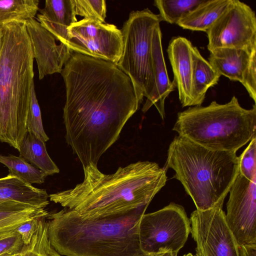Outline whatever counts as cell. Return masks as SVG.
Listing matches in <instances>:
<instances>
[{"instance_id":"cell-1","label":"cell","mask_w":256,"mask_h":256,"mask_svg":"<svg viewBox=\"0 0 256 256\" xmlns=\"http://www.w3.org/2000/svg\"><path fill=\"white\" fill-rule=\"evenodd\" d=\"M60 74L66 142L83 169L98 166L144 96L127 74L104 60L72 52Z\"/></svg>"},{"instance_id":"cell-2","label":"cell","mask_w":256,"mask_h":256,"mask_svg":"<svg viewBox=\"0 0 256 256\" xmlns=\"http://www.w3.org/2000/svg\"><path fill=\"white\" fill-rule=\"evenodd\" d=\"M83 170L82 182L50 194L49 198L85 218L117 215L148 206L167 180L165 168L149 161L120 166L112 174H104L93 166Z\"/></svg>"},{"instance_id":"cell-3","label":"cell","mask_w":256,"mask_h":256,"mask_svg":"<svg viewBox=\"0 0 256 256\" xmlns=\"http://www.w3.org/2000/svg\"><path fill=\"white\" fill-rule=\"evenodd\" d=\"M148 206L96 218L65 208L50 212L49 240L64 256H153L142 250L139 240V223Z\"/></svg>"},{"instance_id":"cell-4","label":"cell","mask_w":256,"mask_h":256,"mask_svg":"<svg viewBox=\"0 0 256 256\" xmlns=\"http://www.w3.org/2000/svg\"><path fill=\"white\" fill-rule=\"evenodd\" d=\"M34 60L25 22L4 24L0 54V142L18 150L26 133L34 84Z\"/></svg>"},{"instance_id":"cell-5","label":"cell","mask_w":256,"mask_h":256,"mask_svg":"<svg viewBox=\"0 0 256 256\" xmlns=\"http://www.w3.org/2000/svg\"><path fill=\"white\" fill-rule=\"evenodd\" d=\"M236 152L208 149L178 135L169 146L165 170L174 171L197 210H206L223 205L239 171Z\"/></svg>"},{"instance_id":"cell-6","label":"cell","mask_w":256,"mask_h":256,"mask_svg":"<svg viewBox=\"0 0 256 256\" xmlns=\"http://www.w3.org/2000/svg\"><path fill=\"white\" fill-rule=\"evenodd\" d=\"M172 130L208 149L236 152L256 137V104L246 109L233 96L224 104L190 106L178 114Z\"/></svg>"},{"instance_id":"cell-7","label":"cell","mask_w":256,"mask_h":256,"mask_svg":"<svg viewBox=\"0 0 256 256\" xmlns=\"http://www.w3.org/2000/svg\"><path fill=\"white\" fill-rule=\"evenodd\" d=\"M161 21L158 14L148 8L132 11L120 30L123 50L116 65L131 78L138 91L146 98L154 86L152 35Z\"/></svg>"},{"instance_id":"cell-8","label":"cell","mask_w":256,"mask_h":256,"mask_svg":"<svg viewBox=\"0 0 256 256\" xmlns=\"http://www.w3.org/2000/svg\"><path fill=\"white\" fill-rule=\"evenodd\" d=\"M190 230L184 208L170 202L160 210L143 214L138 226L140 248L153 256L168 251L178 253L185 244Z\"/></svg>"},{"instance_id":"cell-9","label":"cell","mask_w":256,"mask_h":256,"mask_svg":"<svg viewBox=\"0 0 256 256\" xmlns=\"http://www.w3.org/2000/svg\"><path fill=\"white\" fill-rule=\"evenodd\" d=\"M68 47L73 52L110 62L116 64L122 55L123 39L114 24L92 18H84L70 26Z\"/></svg>"},{"instance_id":"cell-10","label":"cell","mask_w":256,"mask_h":256,"mask_svg":"<svg viewBox=\"0 0 256 256\" xmlns=\"http://www.w3.org/2000/svg\"><path fill=\"white\" fill-rule=\"evenodd\" d=\"M208 49L219 48L251 50L256 46V16L247 4L232 0L223 14L206 32Z\"/></svg>"},{"instance_id":"cell-11","label":"cell","mask_w":256,"mask_h":256,"mask_svg":"<svg viewBox=\"0 0 256 256\" xmlns=\"http://www.w3.org/2000/svg\"><path fill=\"white\" fill-rule=\"evenodd\" d=\"M222 206L190 214V232L196 242V256H240L238 246L230 230Z\"/></svg>"},{"instance_id":"cell-12","label":"cell","mask_w":256,"mask_h":256,"mask_svg":"<svg viewBox=\"0 0 256 256\" xmlns=\"http://www.w3.org/2000/svg\"><path fill=\"white\" fill-rule=\"evenodd\" d=\"M228 192L226 220L238 246L256 244V182L238 172Z\"/></svg>"},{"instance_id":"cell-13","label":"cell","mask_w":256,"mask_h":256,"mask_svg":"<svg viewBox=\"0 0 256 256\" xmlns=\"http://www.w3.org/2000/svg\"><path fill=\"white\" fill-rule=\"evenodd\" d=\"M25 24L36 62L39 80L47 75L60 73L73 52L63 44H57L53 34L35 18L26 20Z\"/></svg>"},{"instance_id":"cell-14","label":"cell","mask_w":256,"mask_h":256,"mask_svg":"<svg viewBox=\"0 0 256 256\" xmlns=\"http://www.w3.org/2000/svg\"><path fill=\"white\" fill-rule=\"evenodd\" d=\"M193 48L187 38L176 36L171 39L167 50L174 72L172 82L182 107L193 106Z\"/></svg>"},{"instance_id":"cell-15","label":"cell","mask_w":256,"mask_h":256,"mask_svg":"<svg viewBox=\"0 0 256 256\" xmlns=\"http://www.w3.org/2000/svg\"><path fill=\"white\" fill-rule=\"evenodd\" d=\"M49 195L44 189L33 186L16 176L0 178V210L46 208Z\"/></svg>"},{"instance_id":"cell-16","label":"cell","mask_w":256,"mask_h":256,"mask_svg":"<svg viewBox=\"0 0 256 256\" xmlns=\"http://www.w3.org/2000/svg\"><path fill=\"white\" fill-rule=\"evenodd\" d=\"M160 24L154 30L152 38V58L154 76L152 90L142 108L146 112L154 105L161 118L165 116L164 102L166 98L175 88L173 82L169 78L164 58Z\"/></svg>"},{"instance_id":"cell-17","label":"cell","mask_w":256,"mask_h":256,"mask_svg":"<svg viewBox=\"0 0 256 256\" xmlns=\"http://www.w3.org/2000/svg\"><path fill=\"white\" fill-rule=\"evenodd\" d=\"M37 20L67 47L70 41L67 29L78 22L73 0H46L39 10Z\"/></svg>"},{"instance_id":"cell-18","label":"cell","mask_w":256,"mask_h":256,"mask_svg":"<svg viewBox=\"0 0 256 256\" xmlns=\"http://www.w3.org/2000/svg\"><path fill=\"white\" fill-rule=\"evenodd\" d=\"M252 50L216 48L210 52L208 62L220 76L242 83Z\"/></svg>"},{"instance_id":"cell-19","label":"cell","mask_w":256,"mask_h":256,"mask_svg":"<svg viewBox=\"0 0 256 256\" xmlns=\"http://www.w3.org/2000/svg\"><path fill=\"white\" fill-rule=\"evenodd\" d=\"M232 0H204L177 24L184 29L206 32L227 10Z\"/></svg>"},{"instance_id":"cell-20","label":"cell","mask_w":256,"mask_h":256,"mask_svg":"<svg viewBox=\"0 0 256 256\" xmlns=\"http://www.w3.org/2000/svg\"><path fill=\"white\" fill-rule=\"evenodd\" d=\"M192 58L193 106H200L208 89L218 84L221 76L194 46Z\"/></svg>"},{"instance_id":"cell-21","label":"cell","mask_w":256,"mask_h":256,"mask_svg":"<svg viewBox=\"0 0 256 256\" xmlns=\"http://www.w3.org/2000/svg\"><path fill=\"white\" fill-rule=\"evenodd\" d=\"M20 156L38 168L47 176L60 172V170L49 156L45 142L26 132L18 150Z\"/></svg>"},{"instance_id":"cell-22","label":"cell","mask_w":256,"mask_h":256,"mask_svg":"<svg viewBox=\"0 0 256 256\" xmlns=\"http://www.w3.org/2000/svg\"><path fill=\"white\" fill-rule=\"evenodd\" d=\"M39 3V0H0V26L34 18Z\"/></svg>"},{"instance_id":"cell-23","label":"cell","mask_w":256,"mask_h":256,"mask_svg":"<svg viewBox=\"0 0 256 256\" xmlns=\"http://www.w3.org/2000/svg\"><path fill=\"white\" fill-rule=\"evenodd\" d=\"M0 162L8 168L10 174L32 185L34 184L44 183L47 176L45 173L20 156H16L12 154L4 156L0 154Z\"/></svg>"},{"instance_id":"cell-24","label":"cell","mask_w":256,"mask_h":256,"mask_svg":"<svg viewBox=\"0 0 256 256\" xmlns=\"http://www.w3.org/2000/svg\"><path fill=\"white\" fill-rule=\"evenodd\" d=\"M204 0H155L162 21L176 24Z\"/></svg>"},{"instance_id":"cell-25","label":"cell","mask_w":256,"mask_h":256,"mask_svg":"<svg viewBox=\"0 0 256 256\" xmlns=\"http://www.w3.org/2000/svg\"><path fill=\"white\" fill-rule=\"evenodd\" d=\"M24 256H62L51 245L48 237L46 218H39L30 242L22 250Z\"/></svg>"},{"instance_id":"cell-26","label":"cell","mask_w":256,"mask_h":256,"mask_svg":"<svg viewBox=\"0 0 256 256\" xmlns=\"http://www.w3.org/2000/svg\"><path fill=\"white\" fill-rule=\"evenodd\" d=\"M50 213L46 208L0 210V234L14 231L22 224L33 218H47Z\"/></svg>"},{"instance_id":"cell-27","label":"cell","mask_w":256,"mask_h":256,"mask_svg":"<svg viewBox=\"0 0 256 256\" xmlns=\"http://www.w3.org/2000/svg\"><path fill=\"white\" fill-rule=\"evenodd\" d=\"M26 128L27 132L32 134L44 142L49 140L43 127L40 109L36 98L34 84L31 91Z\"/></svg>"},{"instance_id":"cell-28","label":"cell","mask_w":256,"mask_h":256,"mask_svg":"<svg viewBox=\"0 0 256 256\" xmlns=\"http://www.w3.org/2000/svg\"><path fill=\"white\" fill-rule=\"evenodd\" d=\"M76 16L92 18L104 22L106 16V2L104 0H73Z\"/></svg>"},{"instance_id":"cell-29","label":"cell","mask_w":256,"mask_h":256,"mask_svg":"<svg viewBox=\"0 0 256 256\" xmlns=\"http://www.w3.org/2000/svg\"><path fill=\"white\" fill-rule=\"evenodd\" d=\"M239 172L246 179L256 182V137L238 156Z\"/></svg>"},{"instance_id":"cell-30","label":"cell","mask_w":256,"mask_h":256,"mask_svg":"<svg viewBox=\"0 0 256 256\" xmlns=\"http://www.w3.org/2000/svg\"><path fill=\"white\" fill-rule=\"evenodd\" d=\"M250 97L256 102V47L251 50L250 60L241 83Z\"/></svg>"},{"instance_id":"cell-31","label":"cell","mask_w":256,"mask_h":256,"mask_svg":"<svg viewBox=\"0 0 256 256\" xmlns=\"http://www.w3.org/2000/svg\"><path fill=\"white\" fill-rule=\"evenodd\" d=\"M24 246L20 236L14 230L0 234V254L20 252Z\"/></svg>"},{"instance_id":"cell-32","label":"cell","mask_w":256,"mask_h":256,"mask_svg":"<svg viewBox=\"0 0 256 256\" xmlns=\"http://www.w3.org/2000/svg\"><path fill=\"white\" fill-rule=\"evenodd\" d=\"M40 218L30 219L23 222L15 229L14 231L19 234L24 246L30 242Z\"/></svg>"},{"instance_id":"cell-33","label":"cell","mask_w":256,"mask_h":256,"mask_svg":"<svg viewBox=\"0 0 256 256\" xmlns=\"http://www.w3.org/2000/svg\"><path fill=\"white\" fill-rule=\"evenodd\" d=\"M240 256H256V244L238 246Z\"/></svg>"},{"instance_id":"cell-34","label":"cell","mask_w":256,"mask_h":256,"mask_svg":"<svg viewBox=\"0 0 256 256\" xmlns=\"http://www.w3.org/2000/svg\"><path fill=\"white\" fill-rule=\"evenodd\" d=\"M177 252L168 251L158 253L155 254L154 256H177Z\"/></svg>"},{"instance_id":"cell-35","label":"cell","mask_w":256,"mask_h":256,"mask_svg":"<svg viewBox=\"0 0 256 256\" xmlns=\"http://www.w3.org/2000/svg\"><path fill=\"white\" fill-rule=\"evenodd\" d=\"M0 256H23L22 250L18 252H7L0 254Z\"/></svg>"},{"instance_id":"cell-36","label":"cell","mask_w":256,"mask_h":256,"mask_svg":"<svg viewBox=\"0 0 256 256\" xmlns=\"http://www.w3.org/2000/svg\"><path fill=\"white\" fill-rule=\"evenodd\" d=\"M3 25L0 26V54L2 46V28Z\"/></svg>"},{"instance_id":"cell-37","label":"cell","mask_w":256,"mask_h":256,"mask_svg":"<svg viewBox=\"0 0 256 256\" xmlns=\"http://www.w3.org/2000/svg\"><path fill=\"white\" fill-rule=\"evenodd\" d=\"M183 256H194V254H192L191 253H188L187 254H184Z\"/></svg>"},{"instance_id":"cell-38","label":"cell","mask_w":256,"mask_h":256,"mask_svg":"<svg viewBox=\"0 0 256 256\" xmlns=\"http://www.w3.org/2000/svg\"><path fill=\"white\" fill-rule=\"evenodd\" d=\"M23 256H24V255H23Z\"/></svg>"}]
</instances>
